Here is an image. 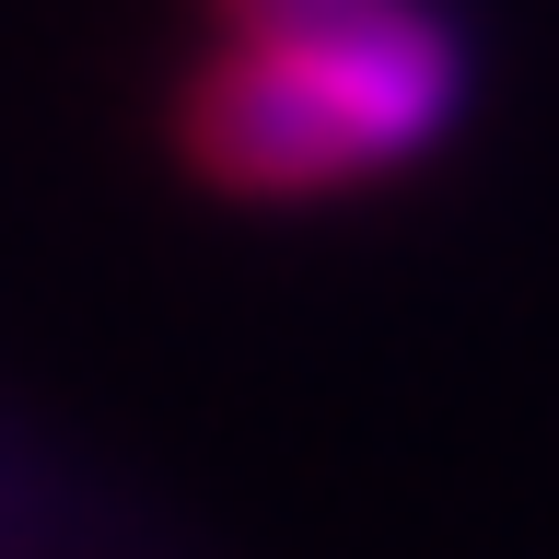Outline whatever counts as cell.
I'll return each mask as SVG.
<instances>
[{"label": "cell", "instance_id": "1", "mask_svg": "<svg viewBox=\"0 0 559 559\" xmlns=\"http://www.w3.org/2000/svg\"><path fill=\"white\" fill-rule=\"evenodd\" d=\"M466 59L431 12L361 35H234L175 105V152L234 199H314L431 152Z\"/></svg>", "mask_w": 559, "mask_h": 559}, {"label": "cell", "instance_id": "2", "mask_svg": "<svg viewBox=\"0 0 559 559\" xmlns=\"http://www.w3.org/2000/svg\"><path fill=\"white\" fill-rule=\"evenodd\" d=\"M234 35H361V24H408L419 0H210Z\"/></svg>", "mask_w": 559, "mask_h": 559}]
</instances>
